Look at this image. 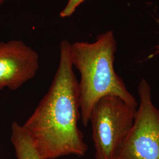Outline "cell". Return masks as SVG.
<instances>
[{
  "label": "cell",
  "instance_id": "6da1fadb",
  "mask_svg": "<svg viewBox=\"0 0 159 159\" xmlns=\"http://www.w3.org/2000/svg\"><path fill=\"white\" fill-rule=\"evenodd\" d=\"M71 43L61 41L56 74L46 94L23 125L42 159L83 157L88 146L80 129L79 81L70 57Z\"/></svg>",
  "mask_w": 159,
  "mask_h": 159
},
{
  "label": "cell",
  "instance_id": "7a4b0ae2",
  "mask_svg": "<svg viewBox=\"0 0 159 159\" xmlns=\"http://www.w3.org/2000/svg\"><path fill=\"white\" fill-rule=\"evenodd\" d=\"M116 50L117 42L112 31L99 34L93 43H71V63L80 74L81 119L85 126L89 123L94 104L105 96L119 97L133 107H138V102L114 70Z\"/></svg>",
  "mask_w": 159,
  "mask_h": 159
},
{
  "label": "cell",
  "instance_id": "3957f363",
  "mask_svg": "<svg viewBox=\"0 0 159 159\" xmlns=\"http://www.w3.org/2000/svg\"><path fill=\"white\" fill-rule=\"evenodd\" d=\"M137 108L114 95L102 97L94 104L89 123L95 159H114L133 125Z\"/></svg>",
  "mask_w": 159,
  "mask_h": 159
},
{
  "label": "cell",
  "instance_id": "277c9868",
  "mask_svg": "<svg viewBox=\"0 0 159 159\" xmlns=\"http://www.w3.org/2000/svg\"><path fill=\"white\" fill-rule=\"evenodd\" d=\"M139 104L130 133L114 159H159V108L152 101L151 86L143 79L138 86Z\"/></svg>",
  "mask_w": 159,
  "mask_h": 159
},
{
  "label": "cell",
  "instance_id": "5b68a950",
  "mask_svg": "<svg viewBox=\"0 0 159 159\" xmlns=\"http://www.w3.org/2000/svg\"><path fill=\"white\" fill-rule=\"evenodd\" d=\"M39 69V56L22 40L0 43V90H16L33 79Z\"/></svg>",
  "mask_w": 159,
  "mask_h": 159
},
{
  "label": "cell",
  "instance_id": "8992f818",
  "mask_svg": "<svg viewBox=\"0 0 159 159\" xmlns=\"http://www.w3.org/2000/svg\"><path fill=\"white\" fill-rule=\"evenodd\" d=\"M11 142L17 159H42L23 125L16 121L12 123Z\"/></svg>",
  "mask_w": 159,
  "mask_h": 159
},
{
  "label": "cell",
  "instance_id": "52a82bcc",
  "mask_svg": "<svg viewBox=\"0 0 159 159\" xmlns=\"http://www.w3.org/2000/svg\"><path fill=\"white\" fill-rule=\"evenodd\" d=\"M85 0H68L66 6L60 13V16L61 18H67L71 16L75 11L77 7L83 2Z\"/></svg>",
  "mask_w": 159,
  "mask_h": 159
},
{
  "label": "cell",
  "instance_id": "ba28073f",
  "mask_svg": "<svg viewBox=\"0 0 159 159\" xmlns=\"http://www.w3.org/2000/svg\"><path fill=\"white\" fill-rule=\"evenodd\" d=\"M157 22L159 23V20H157ZM155 48H156V51L153 53L152 54H151V55H150L148 57V58L149 59V58H153V57H154L155 56H156L157 54H159V44L158 46H156V47H155Z\"/></svg>",
  "mask_w": 159,
  "mask_h": 159
},
{
  "label": "cell",
  "instance_id": "9c48e42d",
  "mask_svg": "<svg viewBox=\"0 0 159 159\" xmlns=\"http://www.w3.org/2000/svg\"><path fill=\"white\" fill-rule=\"evenodd\" d=\"M7 0H0V6L1 5H2V4H3L5 2H6Z\"/></svg>",
  "mask_w": 159,
  "mask_h": 159
}]
</instances>
